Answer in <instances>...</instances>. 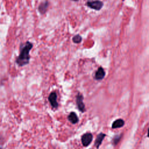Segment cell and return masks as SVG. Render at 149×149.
Instances as JSON below:
<instances>
[{
	"label": "cell",
	"instance_id": "cell-13",
	"mask_svg": "<svg viewBox=\"0 0 149 149\" xmlns=\"http://www.w3.org/2000/svg\"><path fill=\"white\" fill-rule=\"evenodd\" d=\"M0 149H3L2 146H1V141L0 140Z\"/></svg>",
	"mask_w": 149,
	"mask_h": 149
},
{
	"label": "cell",
	"instance_id": "cell-11",
	"mask_svg": "<svg viewBox=\"0 0 149 149\" xmlns=\"http://www.w3.org/2000/svg\"><path fill=\"white\" fill-rule=\"evenodd\" d=\"M82 37L79 35H77L75 36L72 39V40H73V43H77V44L80 43L82 42Z\"/></svg>",
	"mask_w": 149,
	"mask_h": 149
},
{
	"label": "cell",
	"instance_id": "cell-2",
	"mask_svg": "<svg viewBox=\"0 0 149 149\" xmlns=\"http://www.w3.org/2000/svg\"><path fill=\"white\" fill-rule=\"evenodd\" d=\"M87 6L91 9L99 11L102 8L103 6V4L101 1H98V0H96V1H88L87 3Z\"/></svg>",
	"mask_w": 149,
	"mask_h": 149
},
{
	"label": "cell",
	"instance_id": "cell-4",
	"mask_svg": "<svg viewBox=\"0 0 149 149\" xmlns=\"http://www.w3.org/2000/svg\"><path fill=\"white\" fill-rule=\"evenodd\" d=\"M92 140H93V135L90 133H86L84 134L81 138L82 144L85 147L88 146L92 141Z\"/></svg>",
	"mask_w": 149,
	"mask_h": 149
},
{
	"label": "cell",
	"instance_id": "cell-6",
	"mask_svg": "<svg viewBox=\"0 0 149 149\" xmlns=\"http://www.w3.org/2000/svg\"><path fill=\"white\" fill-rule=\"evenodd\" d=\"M49 6V2L47 1L42 3L40 4L39 7V12H40L42 14H45V13L46 12V11H47Z\"/></svg>",
	"mask_w": 149,
	"mask_h": 149
},
{
	"label": "cell",
	"instance_id": "cell-10",
	"mask_svg": "<svg viewBox=\"0 0 149 149\" xmlns=\"http://www.w3.org/2000/svg\"><path fill=\"white\" fill-rule=\"evenodd\" d=\"M124 124H125V122H124L123 120H122V119H118L113 122L112 128L113 129L121 128L124 125Z\"/></svg>",
	"mask_w": 149,
	"mask_h": 149
},
{
	"label": "cell",
	"instance_id": "cell-12",
	"mask_svg": "<svg viewBox=\"0 0 149 149\" xmlns=\"http://www.w3.org/2000/svg\"><path fill=\"white\" fill-rule=\"evenodd\" d=\"M121 136H115L114 138V139H113V143H114V145H116V144H118V143L119 142V141L121 139Z\"/></svg>",
	"mask_w": 149,
	"mask_h": 149
},
{
	"label": "cell",
	"instance_id": "cell-5",
	"mask_svg": "<svg viewBox=\"0 0 149 149\" xmlns=\"http://www.w3.org/2000/svg\"><path fill=\"white\" fill-rule=\"evenodd\" d=\"M57 95L55 92H52L49 96V101L54 108H57L58 107V103L57 101Z\"/></svg>",
	"mask_w": 149,
	"mask_h": 149
},
{
	"label": "cell",
	"instance_id": "cell-14",
	"mask_svg": "<svg viewBox=\"0 0 149 149\" xmlns=\"http://www.w3.org/2000/svg\"><path fill=\"white\" fill-rule=\"evenodd\" d=\"M148 137H149V128H148Z\"/></svg>",
	"mask_w": 149,
	"mask_h": 149
},
{
	"label": "cell",
	"instance_id": "cell-9",
	"mask_svg": "<svg viewBox=\"0 0 149 149\" xmlns=\"http://www.w3.org/2000/svg\"><path fill=\"white\" fill-rule=\"evenodd\" d=\"M105 136V134L104 133H100V134L97 136V139H96V141H95V144H94L95 146H96L97 148H98L99 147H100V146L101 144L102 141H103V140H104Z\"/></svg>",
	"mask_w": 149,
	"mask_h": 149
},
{
	"label": "cell",
	"instance_id": "cell-15",
	"mask_svg": "<svg viewBox=\"0 0 149 149\" xmlns=\"http://www.w3.org/2000/svg\"><path fill=\"white\" fill-rule=\"evenodd\" d=\"M72 1H78L79 0H72Z\"/></svg>",
	"mask_w": 149,
	"mask_h": 149
},
{
	"label": "cell",
	"instance_id": "cell-7",
	"mask_svg": "<svg viewBox=\"0 0 149 149\" xmlns=\"http://www.w3.org/2000/svg\"><path fill=\"white\" fill-rule=\"evenodd\" d=\"M105 73L104 72V70L103 69V68L100 67L95 74V79L96 80H101L103 79L105 76Z\"/></svg>",
	"mask_w": 149,
	"mask_h": 149
},
{
	"label": "cell",
	"instance_id": "cell-8",
	"mask_svg": "<svg viewBox=\"0 0 149 149\" xmlns=\"http://www.w3.org/2000/svg\"><path fill=\"white\" fill-rule=\"evenodd\" d=\"M68 119L69 121L72 124L77 123L79 122V118L76 113L74 112H72L70 113V114L68 116Z\"/></svg>",
	"mask_w": 149,
	"mask_h": 149
},
{
	"label": "cell",
	"instance_id": "cell-1",
	"mask_svg": "<svg viewBox=\"0 0 149 149\" xmlns=\"http://www.w3.org/2000/svg\"><path fill=\"white\" fill-rule=\"evenodd\" d=\"M32 48L33 44L29 42H27L24 46L22 47L20 54L16 60V62L19 66L23 67L29 63L30 59L29 53Z\"/></svg>",
	"mask_w": 149,
	"mask_h": 149
},
{
	"label": "cell",
	"instance_id": "cell-3",
	"mask_svg": "<svg viewBox=\"0 0 149 149\" xmlns=\"http://www.w3.org/2000/svg\"><path fill=\"white\" fill-rule=\"evenodd\" d=\"M76 104L79 110L82 112H84L86 111V108L83 101V95L80 93H78L76 96Z\"/></svg>",
	"mask_w": 149,
	"mask_h": 149
}]
</instances>
